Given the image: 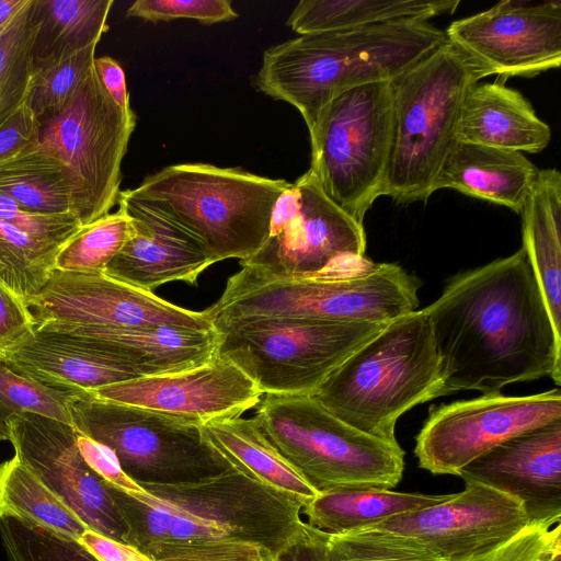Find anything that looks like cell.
Listing matches in <instances>:
<instances>
[{
	"label": "cell",
	"mask_w": 561,
	"mask_h": 561,
	"mask_svg": "<svg viewBox=\"0 0 561 561\" xmlns=\"http://www.w3.org/2000/svg\"><path fill=\"white\" fill-rule=\"evenodd\" d=\"M424 310L440 357L438 397L543 377L561 385V335L523 248L454 276Z\"/></svg>",
	"instance_id": "6da1fadb"
},
{
	"label": "cell",
	"mask_w": 561,
	"mask_h": 561,
	"mask_svg": "<svg viewBox=\"0 0 561 561\" xmlns=\"http://www.w3.org/2000/svg\"><path fill=\"white\" fill-rule=\"evenodd\" d=\"M105 485L128 526L126 543L145 554L165 543L237 541L275 557L304 525L299 502L234 467L195 483L141 485L145 494Z\"/></svg>",
	"instance_id": "7a4b0ae2"
},
{
	"label": "cell",
	"mask_w": 561,
	"mask_h": 561,
	"mask_svg": "<svg viewBox=\"0 0 561 561\" xmlns=\"http://www.w3.org/2000/svg\"><path fill=\"white\" fill-rule=\"evenodd\" d=\"M447 42L426 20H402L304 34L263 53L256 88L295 106L308 130L333 98L392 81Z\"/></svg>",
	"instance_id": "3957f363"
},
{
	"label": "cell",
	"mask_w": 561,
	"mask_h": 561,
	"mask_svg": "<svg viewBox=\"0 0 561 561\" xmlns=\"http://www.w3.org/2000/svg\"><path fill=\"white\" fill-rule=\"evenodd\" d=\"M440 357L424 309L389 321L357 348L311 394L350 426L398 444L400 416L438 398Z\"/></svg>",
	"instance_id": "277c9868"
},
{
	"label": "cell",
	"mask_w": 561,
	"mask_h": 561,
	"mask_svg": "<svg viewBox=\"0 0 561 561\" xmlns=\"http://www.w3.org/2000/svg\"><path fill=\"white\" fill-rule=\"evenodd\" d=\"M419 282L396 263L310 278H275L241 267L204 313L214 328L257 318L389 322L419 307Z\"/></svg>",
	"instance_id": "5b68a950"
},
{
	"label": "cell",
	"mask_w": 561,
	"mask_h": 561,
	"mask_svg": "<svg viewBox=\"0 0 561 561\" xmlns=\"http://www.w3.org/2000/svg\"><path fill=\"white\" fill-rule=\"evenodd\" d=\"M483 72L448 41L391 81L394 136L381 195L425 203L456 140L462 102Z\"/></svg>",
	"instance_id": "8992f818"
},
{
	"label": "cell",
	"mask_w": 561,
	"mask_h": 561,
	"mask_svg": "<svg viewBox=\"0 0 561 561\" xmlns=\"http://www.w3.org/2000/svg\"><path fill=\"white\" fill-rule=\"evenodd\" d=\"M289 184L240 168L197 162L165 167L126 193L197 236L216 262H242L264 243L274 205Z\"/></svg>",
	"instance_id": "52a82bcc"
},
{
	"label": "cell",
	"mask_w": 561,
	"mask_h": 561,
	"mask_svg": "<svg viewBox=\"0 0 561 561\" xmlns=\"http://www.w3.org/2000/svg\"><path fill=\"white\" fill-rule=\"evenodd\" d=\"M254 419L278 454L317 493L391 490L402 479L404 451L344 423L312 396L264 394Z\"/></svg>",
	"instance_id": "ba28073f"
},
{
	"label": "cell",
	"mask_w": 561,
	"mask_h": 561,
	"mask_svg": "<svg viewBox=\"0 0 561 561\" xmlns=\"http://www.w3.org/2000/svg\"><path fill=\"white\" fill-rule=\"evenodd\" d=\"M310 171L323 193L363 225L381 196L393 136L391 81L352 88L333 98L309 129Z\"/></svg>",
	"instance_id": "9c48e42d"
},
{
	"label": "cell",
	"mask_w": 561,
	"mask_h": 561,
	"mask_svg": "<svg viewBox=\"0 0 561 561\" xmlns=\"http://www.w3.org/2000/svg\"><path fill=\"white\" fill-rule=\"evenodd\" d=\"M71 425L113 450L139 486L195 483L233 466L206 439L203 423L104 400L85 392L70 405Z\"/></svg>",
	"instance_id": "30bf717a"
},
{
	"label": "cell",
	"mask_w": 561,
	"mask_h": 561,
	"mask_svg": "<svg viewBox=\"0 0 561 561\" xmlns=\"http://www.w3.org/2000/svg\"><path fill=\"white\" fill-rule=\"evenodd\" d=\"M388 322L257 318L226 323L217 355L241 368L264 394L311 396Z\"/></svg>",
	"instance_id": "8fae6325"
},
{
	"label": "cell",
	"mask_w": 561,
	"mask_h": 561,
	"mask_svg": "<svg viewBox=\"0 0 561 561\" xmlns=\"http://www.w3.org/2000/svg\"><path fill=\"white\" fill-rule=\"evenodd\" d=\"M36 121L35 144L64 165L80 225L107 215L121 192V165L136 126L133 110L116 104L92 67L61 108Z\"/></svg>",
	"instance_id": "7c38bea8"
},
{
	"label": "cell",
	"mask_w": 561,
	"mask_h": 561,
	"mask_svg": "<svg viewBox=\"0 0 561 561\" xmlns=\"http://www.w3.org/2000/svg\"><path fill=\"white\" fill-rule=\"evenodd\" d=\"M366 234L308 170L277 198L262 247L241 267L275 278L347 274L370 261Z\"/></svg>",
	"instance_id": "4fadbf2b"
},
{
	"label": "cell",
	"mask_w": 561,
	"mask_h": 561,
	"mask_svg": "<svg viewBox=\"0 0 561 561\" xmlns=\"http://www.w3.org/2000/svg\"><path fill=\"white\" fill-rule=\"evenodd\" d=\"M561 419V392L512 397L501 392L440 404L430 410L415 437L419 466L453 474L502 442Z\"/></svg>",
	"instance_id": "5bb4252c"
},
{
	"label": "cell",
	"mask_w": 561,
	"mask_h": 561,
	"mask_svg": "<svg viewBox=\"0 0 561 561\" xmlns=\"http://www.w3.org/2000/svg\"><path fill=\"white\" fill-rule=\"evenodd\" d=\"M445 34L484 77H535L560 66L561 1L504 0L451 22Z\"/></svg>",
	"instance_id": "9a60e30c"
},
{
	"label": "cell",
	"mask_w": 561,
	"mask_h": 561,
	"mask_svg": "<svg viewBox=\"0 0 561 561\" xmlns=\"http://www.w3.org/2000/svg\"><path fill=\"white\" fill-rule=\"evenodd\" d=\"M15 456L85 526L126 543L128 526L105 481L82 458L72 425L35 413L9 420Z\"/></svg>",
	"instance_id": "2e32d148"
},
{
	"label": "cell",
	"mask_w": 561,
	"mask_h": 561,
	"mask_svg": "<svg viewBox=\"0 0 561 561\" xmlns=\"http://www.w3.org/2000/svg\"><path fill=\"white\" fill-rule=\"evenodd\" d=\"M529 525L518 500L480 483L465 482L463 491L440 503L369 528L412 537L443 561H469L497 549Z\"/></svg>",
	"instance_id": "e0dca14e"
},
{
	"label": "cell",
	"mask_w": 561,
	"mask_h": 561,
	"mask_svg": "<svg viewBox=\"0 0 561 561\" xmlns=\"http://www.w3.org/2000/svg\"><path fill=\"white\" fill-rule=\"evenodd\" d=\"M26 306L36 325L54 321L108 328L173 325L214 329L204 311L182 308L104 273L54 268L45 286Z\"/></svg>",
	"instance_id": "ac0fdd59"
},
{
	"label": "cell",
	"mask_w": 561,
	"mask_h": 561,
	"mask_svg": "<svg viewBox=\"0 0 561 561\" xmlns=\"http://www.w3.org/2000/svg\"><path fill=\"white\" fill-rule=\"evenodd\" d=\"M93 396L133 407L201 421L241 416L263 393L233 362L216 355L191 369L112 383Z\"/></svg>",
	"instance_id": "d6986e66"
},
{
	"label": "cell",
	"mask_w": 561,
	"mask_h": 561,
	"mask_svg": "<svg viewBox=\"0 0 561 561\" xmlns=\"http://www.w3.org/2000/svg\"><path fill=\"white\" fill-rule=\"evenodd\" d=\"M118 206L130 219L131 233L104 274L151 291L170 282L196 286L217 263L204 242L171 216L145 201L119 192Z\"/></svg>",
	"instance_id": "ffe728a7"
},
{
	"label": "cell",
	"mask_w": 561,
	"mask_h": 561,
	"mask_svg": "<svg viewBox=\"0 0 561 561\" xmlns=\"http://www.w3.org/2000/svg\"><path fill=\"white\" fill-rule=\"evenodd\" d=\"M457 476L518 500L530 524H559L561 419L502 442Z\"/></svg>",
	"instance_id": "44dd1931"
},
{
	"label": "cell",
	"mask_w": 561,
	"mask_h": 561,
	"mask_svg": "<svg viewBox=\"0 0 561 561\" xmlns=\"http://www.w3.org/2000/svg\"><path fill=\"white\" fill-rule=\"evenodd\" d=\"M36 327L91 339L139 377L172 374L203 365L217 355L219 343L215 328H108L54 321Z\"/></svg>",
	"instance_id": "7402d4cb"
},
{
	"label": "cell",
	"mask_w": 561,
	"mask_h": 561,
	"mask_svg": "<svg viewBox=\"0 0 561 561\" xmlns=\"http://www.w3.org/2000/svg\"><path fill=\"white\" fill-rule=\"evenodd\" d=\"M2 358L44 385L72 391L93 392L139 377L95 341L39 327Z\"/></svg>",
	"instance_id": "603a6c76"
},
{
	"label": "cell",
	"mask_w": 561,
	"mask_h": 561,
	"mask_svg": "<svg viewBox=\"0 0 561 561\" xmlns=\"http://www.w3.org/2000/svg\"><path fill=\"white\" fill-rule=\"evenodd\" d=\"M456 140L537 153L549 145L551 128L519 91L499 80L478 82L462 102Z\"/></svg>",
	"instance_id": "cb8c5ba5"
},
{
	"label": "cell",
	"mask_w": 561,
	"mask_h": 561,
	"mask_svg": "<svg viewBox=\"0 0 561 561\" xmlns=\"http://www.w3.org/2000/svg\"><path fill=\"white\" fill-rule=\"evenodd\" d=\"M539 170L522 152L456 141L434 191L453 188L520 214Z\"/></svg>",
	"instance_id": "d4e9b609"
},
{
	"label": "cell",
	"mask_w": 561,
	"mask_h": 561,
	"mask_svg": "<svg viewBox=\"0 0 561 561\" xmlns=\"http://www.w3.org/2000/svg\"><path fill=\"white\" fill-rule=\"evenodd\" d=\"M523 250L554 331L561 335V173L539 170L519 214Z\"/></svg>",
	"instance_id": "484cf974"
},
{
	"label": "cell",
	"mask_w": 561,
	"mask_h": 561,
	"mask_svg": "<svg viewBox=\"0 0 561 561\" xmlns=\"http://www.w3.org/2000/svg\"><path fill=\"white\" fill-rule=\"evenodd\" d=\"M206 439L237 469L299 502L318 494L278 454L254 417L213 420L203 424Z\"/></svg>",
	"instance_id": "4316f807"
},
{
	"label": "cell",
	"mask_w": 561,
	"mask_h": 561,
	"mask_svg": "<svg viewBox=\"0 0 561 561\" xmlns=\"http://www.w3.org/2000/svg\"><path fill=\"white\" fill-rule=\"evenodd\" d=\"M449 494H423L382 489L336 490L318 493L302 506L308 526L329 535L369 528L390 517L423 510Z\"/></svg>",
	"instance_id": "83f0119b"
},
{
	"label": "cell",
	"mask_w": 561,
	"mask_h": 561,
	"mask_svg": "<svg viewBox=\"0 0 561 561\" xmlns=\"http://www.w3.org/2000/svg\"><path fill=\"white\" fill-rule=\"evenodd\" d=\"M459 0H302L287 25L296 33L311 34L356 28L402 20H426L451 14Z\"/></svg>",
	"instance_id": "f1b7e54d"
},
{
	"label": "cell",
	"mask_w": 561,
	"mask_h": 561,
	"mask_svg": "<svg viewBox=\"0 0 561 561\" xmlns=\"http://www.w3.org/2000/svg\"><path fill=\"white\" fill-rule=\"evenodd\" d=\"M112 5L113 0H35L34 71L98 45Z\"/></svg>",
	"instance_id": "f546056e"
},
{
	"label": "cell",
	"mask_w": 561,
	"mask_h": 561,
	"mask_svg": "<svg viewBox=\"0 0 561 561\" xmlns=\"http://www.w3.org/2000/svg\"><path fill=\"white\" fill-rule=\"evenodd\" d=\"M0 193L32 213L72 214L64 165L35 142L0 162Z\"/></svg>",
	"instance_id": "4dcf8cb0"
},
{
	"label": "cell",
	"mask_w": 561,
	"mask_h": 561,
	"mask_svg": "<svg viewBox=\"0 0 561 561\" xmlns=\"http://www.w3.org/2000/svg\"><path fill=\"white\" fill-rule=\"evenodd\" d=\"M0 517H12L78 540L88 529L14 455L0 462Z\"/></svg>",
	"instance_id": "1f68e13d"
},
{
	"label": "cell",
	"mask_w": 561,
	"mask_h": 561,
	"mask_svg": "<svg viewBox=\"0 0 561 561\" xmlns=\"http://www.w3.org/2000/svg\"><path fill=\"white\" fill-rule=\"evenodd\" d=\"M60 248L0 219V284L26 305L47 283Z\"/></svg>",
	"instance_id": "d6a6232c"
},
{
	"label": "cell",
	"mask_w": 561,
	"mask_h": 561,
	"mask_svg": "<svg viewBox=\"0 0 561 561\" xmlns=\"http://www.w3.org/2000/svg\"><path fill=\"white\" fill-rule=\"evenodd\" d=\"M36 30L35 0H27L0 33V126L26 103Z\"/></svg>",
	"instance_id": "836d02e7"
},
{
	"label": "cell",
	"mask_w": 561,
	"mask_h": 561,
	"mask_svg": "<svg viewBox=\"0 0 561 561\" xmlns=\"http://www.w3.org/2000/svg\"><path fill=\"white\" fill-rule=\"evenodd\" d=\"M84 393L44 385L0 357V442L9 440V420L21 413L71 425L70 405Z\"/></svg>",
	"instance_id": "e575fe53"
},
{
	"label": "cell",
	"mask_w": 561,
	"mask_h": 561,
	"mask_svg": "<svg viewBox=\"0 0 561 561\" xmlns=\"http://www.w3.org/2000/svg\"><path fill=\"white\" fill-rule=\"evenodd\" d=\"M129 217L115 213L83 226L59 249L55 268L64 272L104 273L105 267L130 237Z\"/></svg>",
	"instance_id": "d590c367"
},
{
	"label": "cell",
	"mask_w": 561,
	"mask_h": 561,
	"mask_svg": "<svg viewBox=\"0 0 561 561\" xmlns=\"http://www.w3.org/2000/svg\"><path fill=\"white\" fill-rule=\"evenodd\" d=\"M327 561H443L416 539L382 529L329 535Z\"/></svg>",
	"instance_id": "8d00e7d4"
},
{
	"label": "cell",
	"mask_w": 561,
	"mask_h": 561,
	"mask_svg": "<svg viewBox=\"0 0 561 561\" xmlns=\"http://www.w3.org/2000/svg\"><path fill=\"white\" fill-rule=\"evenodd\" d=\"M8 561H99L77 540L12 517H0Z\"/></svg>",
	"instance_id": "74e56055"
},
{
	"label": "cell",
	"mask_w": 561,
	"mask_h": 561,
	"mask_svg": "<svg viewBox=\"0 0 561 561\" xmlns=\"http://www.w3.org/2000/svg\"><path fill=\"white\" fill-rule=\"evenodd\" d=\"M95 48L91 45L34 71L26 105L35 118L58 111L70 99L93 67Z\"/></svg>",
	"instance_id": "f35d334b"
},
{
	"label": "cell",
	"mask_w": 561,
	"mask_h": 561,
	"mask_svg": "<svg viewBox=\"0 0 561 561\" xmlns=\"http://www.w3.org/2000/svg\"><path fill=\"white\" fill-rule=\"evenodd\" d=\"M127 16L157 23L175 19H193L202 24L236 20L239 15L229 0H137Z\"/></svg>",
	"instance_id": "ab89813d"
},
{
	"label": "cell",
	"mask_w": 561,
	"mask_h": 561,
	"mask_svg": "<svg viewBox=\"0 0 561 561\" xmlns=\"http://www.w3.org/2000/svg\"><path fill=\"white\" fill-rule=\"evenodd\" d=\"M264 548L237 541H198L161 545L148 552L153 561H262Z\"/></svg>",
	"instance_id": "60d3db41"
},
{
	"label": "cell",
	"mask_w": 561,
	"mask_h": 561,
	"mask_svg": "<svg viewBox=\"0 0 561 561\" xmlns=\"http://www.w3.org/2000/svg\"><path fill=\"white\" fill-rule=\"evenodd\" d=\"M0 219L27 233L57 245H62L82 227L72 214L45 215L24 209L0 193Z\"/></svg>",
	"instance_id": "b9f144b4"
},
{
	"label": "cell",
	"mask_w": 561,
	"mask_h": 561,
	"mask_svg": "<svg viewBox=\"0 0 561 561\" xmlns=\"http://www.w3.org/2000/svg\"><path fill=\"white\" fill-rule=\"evenodd\" d=\"M36 331L28 307L0 284V357L18 350Z\"/></svg>",
	"instance_id": "7bdbcfd3"
},
{
	"label": "cell",
	"mask_w": 561,
	"mask_h": 561,
	"mask_svg": "<svg viewBox=\"0 0 561 561\" xmlns=\"http://www.w3.org/2000/svg\"><path fill=\"white\" fill-rule=\"evenodd\" d=\"M77 445L88 466L105 482L128 493L145 494L122 469L121 463L108 447L77 432Z\"/></svg>",
	"instance_id": "ee69618b"
},
{
	"label": "cell",
	"mask_w": 561,
	"mask_h": 561,
	"mask_svg": "<svg viewBox=\"0 0 561 561\" xmlns=\"http://www.w3.org/2000/svg\"><path fill=\"white\" fill-rule=\"evenodd\" d=\"M36 134L37 121L25 103L0 126V162L34 144Z\"/></svg>",
	"instance_id": "f6af8a7d"
},
{
	"label": "cell",
	"mask_w": 561,
	"mask_h": 561,
	"mask_svg": "<svg viewBox=\"0 0 561 561\" xmlns=\"http://www.w3.org/2000/svg\"><path fill=\"white\" fill-rule=\"evenodd\" d=\"M328 534L305 522L296 536L274 557L275 561H327Z\"/></svg>",
	"instance_id": "bcb514c9"
},
{
	"label": "cell",
	"mask_w": 561,
	"mask_h": 561,
	"mask_svg": "<svg viewBox=\"0 0 561 561\" xmlns=\"http://www.w3.org/2000/svg\"><path fill=\"white\" fill-rule=\"evenodd\" d=\"M99 561H153L137 548L87 529L77 540Z\"/></svg>",
	"instance_id": "7dc6e473"
},
{
	"label": "cell",
	"mask_w": 561,
	"mask_h": 561,
	"mask_svg": "<svg viewBox=\"0 0 561 561\" xmlns=\"http://www.w3.org/2000/svg\"><path fill=\"white\" fill-rule=\"evenodd\" d=\"M93 67L102 85L116 104L124 111H130L125 73L118 62L108 56H103L94 59Z\"/></svg>",
	"instance_id": "c3c4849f"
},
{
	"label": "cell",
	"mask_w": 561,
	"mask_h": 561,
	"mask_svg": "<svg viewBox=\"0 0 561 561\" xmlns=\"http://www.w3.org/2000/svg\"><path fill=\"white\" fill-rule=\"evenodd\" d=\"M27 0H0V33Z\"/></svg>",
	"instance_id": "681fc988"
},
{
	"label": "cell",
	"mask_w": 561,
	"mask_h": 561,
	"mask_svg": "<svg viewBox=\"0 0 561 561\" xmlns=\"http://www.w3.org/2000/svg\"><path fill=\"white\" fill-rule=\"evenodd\" d=\"M542 561H561V545L556 546Z\"/></svg>",
	"instance_id": "f907efd6"
},
{
	"label": "cell",
	"mask_w": 561,
	"mask_h": 561,
	"mask_svg": "<svg viewBox=\"0 0 561 561\" xmlns=\"http://www.w3.org/2000/svg\"><path fill=\"white\" fill-rule=\"evenodd\" d=\"M262 561H275V560H274V556H272V554H267L266 557H264V558L262 559Z\"/></svg>",
	"instance_id": "816d5d0a"
}]
</instances>
